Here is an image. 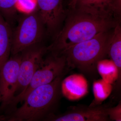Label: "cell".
I'll return each instance as SVG.
<instances>
[{
	"label": "cell",
	"mask_w": 121,
	"mask_h": 121,
	"mask_svg": "<svg viewBox=\"0 0 121 121\" xmlns=\"http://www.w3.org/2000/svg\"><path fill=\"white\" fill-rule=\"evenodd\" d=\"M118 22L114 18H104L73 10L50 48L60 54L72 45L109 31Z\"/></svg>",
	"instance_id": "6da1fadb"
},
{
	"label": "cell",
	"mask_w": 121,
	"mask_h": 121,
	"mask_svg": "<svg viewBox=\"0 0 121 121\" xmlns=\"http://www.w3.org/2000/svg\"><path fill=\"white\" fill-rule=\"evenodd\" d=\"M111 33H99L92 39L72 45L60 54L65 56L70 68H76L89 75L97 72V63L107 55Z\"/></svg>",
	"instance_id": "7a4b0ae2"
},
{
	"label": "cell",
	"mask_w": 121,
	"mask_h": 121,
	"mask_svg": "<svg viewBox=\"0 0 121 121\" xmlns=\"http://www.w3.org/2000/svg\"><path fill=\"white\" fill-rule=\"evenodd\" d=\"M63 76L57 77L50 83L31 91L23 101V104L15 111L9 121H36L46 116L58 98Z\"/></svg>",
	"instance_id": "3957f363"
},
{
	"label": "cell",
	"mask_w": 121,
	"mask_h": 121,
	"mask_svg": "<svg viewBox=\"0 0 121 121\" xmlns=\"http://www.w3.org/2000/svg\"><path fill=\"white\" fill-rule=\"evenodd\" d=\"M45 26L37 10L20 17L13 32L11 54L15 55L39 44L43 38Z\"/></svg>",
	"instance_id": "277c9868"
},
{
	"label": "cell",
	"mask_w": 121,
	"mask_h": 121,
	"mask_svg": "<svg viewBox=\"0 0 121 121\" xmlns=\"http://www.w3.org/2000/svg\"><path fill=\"white\" fill-rule=\"evenodd\" d=\"M69 69L66 58L62 54L55 53L44 60L28 86L21 93L15 95L10 104L14 105L23 101L33 90L51 82L57 77L63 75L67 70Z\"/></svg>",
	"instance_id": "5b68a950"
},
{
	"label": "cell",
	"mask_w": 121,
	"mask_h": 121,
	"mask_svg": "<svg viewBox=\"0 0 121 121\" xmlns=\"http://www.w3.org/2000/svg\"><path fill=\"white\" fill-rule=\"evenodd\" d=\"M48 50L47 48L39 44L21 52V59L16 91L18 93L16 95L21 93L28 86L34 74L43 62V56Z\"/></svg>",
	"instance_id": "8992f818"
},
{
	"label": "cell",
	"mask_w": 121,
	"mask_h": 121,
	"mask_svg": "<svg viewBox=\"0 0 121 121\" xmlns=\"http://www.w3.org/2000/svg\"><path fill=\"white\" fill-rule=\"evenodd\" d=\"M12 56L0 71V95L3 106L10 104L17 90L21 56L20 53Z\"/></svg>",
	"instance_id": "52a82bcc"
},
{
	"label": "cell",
	"mask_w": 121,
	"mask_h": 121,
	"mask_svg": "<svg viewBox=\"0 0 121 121\" xmlns=\"http://www.w3.org/2000/svg\"><path fill=\"white\" fill-rule=\"evenodd\" d=\"M73 9L99 17L117 20L121 15V0H76Z\"/></svg>",
	"instance_id": "ba28073f"
},
{
	"label": "cell",
	"mask_w": 121,
	"mask_h": 121,
	"mask_svg": "<svg viewBox=\"0 0 121 121\" xmlns=\"http://www.w3.org/2000/svg\"><path fill=\"white\" fill-rule=\"evenodd\" d=\"M37 11L45 27L52 33L58 28L65 13L62 0H36Z\"/></svg>",
	"instance_id": "9c48e42d"
},
{
	"label": "cell",
	"mask_w": 121,
	"mask_h": 121,
	"mask_svg": "<svg viewBox=\"0 0 121 121\" xmlns=\"http://www.w3.org/2000/svg\"><path fill=\"white\" fill-rule=\"evenodd\" d=\"M107 108L102 106H74L68 112L60 116L53 117L55 121H110Z\"/></svg>",
	"instance_id": "30bf717a"
},
{
	"label": "cell",
	"mask_w": 121,
	"mask_h": 121,
	"mask_svg": "<svg viewBox=\"0 0 121 121\" xmlns=\"http://www.w3.org/2000/svg\"><path fill=\"white\" fill-rule=\"evenodd\" d=\"M60 91L68 100L76 101L84 97L89 93L88 82L82 74H73L62 80Z\"/></svg>",
	"instance_id": "8fae6325"
},
{
	"label": "cell",
	"mask_w": 121,
	"mask_h": 121,
	"mask_svg": "<svg viewBox=\"0 0 121 121\" xmlns=\"http://www.w3.org/2000/svg\"><path fill=\"white\" fill-rule=\"evenodd\" d=\"M13 32L10 24L0 14V71L9 59L12 42Z\"/></svg>",
	"instance_id": "7c38bea8"
},
{
	"label": "cell",
	"mask_w": 121,
	"mask_h": 121,
	"mask_svg": "<svg viewBox=\"0 0 121 121\" xmlns=\"http://www.w3.org/2000/svg\"><path fill=\"white\" fill-rule=\"evenodd\" d=\"M113 28L109 40L107 55L118 68L121 77V28L119 22Z\"/></svg>",
	"instance_id": "4fadbf2b"
},
{
	"label": "cell",
	"mask_w": 121,
	"mask_h": 121,
	"mask_svg": "<svg viewBox=\"0 0 121 121\" xmlns=\"http://www.w3.org/2000/svg\"><path fill=\"white\" fill-rule=\"evenodd\" d=\"M96 68L102 79L106 82L113 84L117 81L121 82L118 68L111 60L103 59L99 60Z\"/></svg>",
	"instance_id": "5bb4252c"
},
{
	"label": "cell",
	"mask_w": 121,
	"mask_h": 121,
	"mask_svg": "<svg viewBox=\"0 0 121 121\" xmlns=\"http://www.w3.org/2000/svg\"><path fill=\"white\" fill-rule=\"evenodd\" d=\"M112 84L106 82L102 79L95 80L93 83L94 100L90 106L99 105L109 97L113 90Z\"/></svg>",
	"instance_id": "9a60e30c"
},
{
	"label": "cell",
	"mask_w": 121,
	"mask_h": 121,
	"mask_svg": "<svg viewBox=\"0 0 121 121\" xmlns=\"http://www.w3.org/2000/svg\"><path fill=\"white\" fill-rule=\"evenodd\" d=\"M18 0H0V14L10 24L17 13Z\"/></svg>",
	"instance_id": "2e32d148"
},
{
	"label": "cell",
	"mask_w": 121,
	"mask_h": 121,
	"mask_svg": "<svg viewBox=\"0 0 121 121\" xmlns=\"http://www.w3.org/2000/svg\"><path fill=\"white\" fill-rule=\"evenodd\" d=\"M107 114L110 120L121 121V103H119L116 106L107 108Z\"/></svg>",
	"instance_id": "e0dca14e"
},
{
	"label": "cell",
	"mask_w": 121,
	"mask_h": 121,
	"mask_svg": "<svg viewBox=\"0 0 121 121\" xmlns=\"http://www.w3.org/2000/svg\"><path fill=\"white\" fill-rule=\"evenodd\" d=\"M76 0H72L70 4V6L72 8V9H73L74 7Z\"/></svg>",
	"instance_id": "ac0fdd59"
},
{
	"label": "cell",
	"mask_w": 121,
	"mask_h": 121,
	"mask_svg": "<svg viewBox=\"0 0 121 121\" xmlns=\"http://www.w3.org/2000/svg\"><path fill=\"white\" fill-rule=\"evenodd\" d=\"M0 102H1V98L0 95Z\"/></svg>",
	"instance_id": "d6986e66"
}]
</instances>
